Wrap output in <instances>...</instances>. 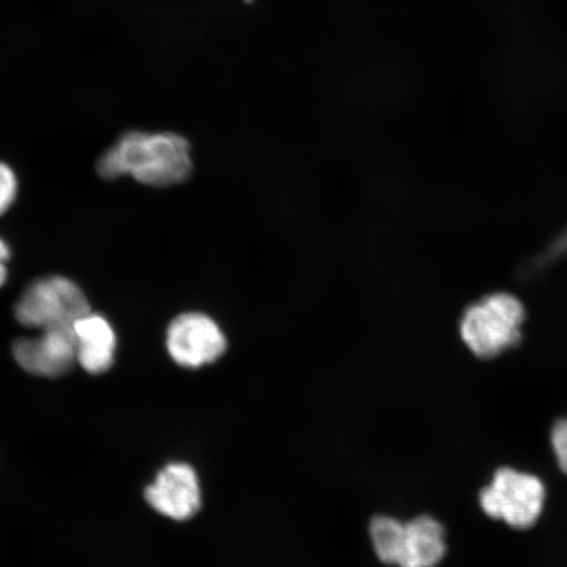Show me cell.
Segmentation results:
<instances>
[{
    "label": "cell",
    "instance_id": "52a82bcc",
    "mask_svg": "<svg viewBox=\"0 0 567 567\" xmlns=\"http://www.w3.org/2000/svg\"><path fill=\"white\" fill-rule=\"evenodd\" d=\"M202 485L195 467L187 463H169L146 487L148 506L175 522H187L200 512Z\"/></svg>",
    "mask_w": 567,
    "mask_h": 567
},
{
    "label": "cell",
    "instance_id": "ba28073f",
    "mask_svg": "<svg viewBox=\"0 0 567 567\" xmlns=\"http://www.w3.org/2000/svg\"><path fill=\"white\" fill-rule=\"evenodd\" d=\"M76 342V363L90 374L110 371L115 363L117 337L109 319L87 313L73 324Z\"/></svg>",
    "mask_w": 567,
    "mask_h": 567
},
{
    "label": "cell",
    "instance_id": "8fae6325",
    "mask_svg": "<svg viewBox=\"0 0 567 567\" xmlns=\"http://www.w3.org/2000/svg\"><path fill=\"white\" fill-rule=\"evenodd\" d=\"M18 194L17 175L10 166L0 162V216H3L16 202Z\"/></svg>",
    "mask_w": 567,
    "mask_h": 567
},
{
    "label": "cell",
    "instance_id": "5b68a950",
    "mask_svg": "<svg viewBox=\"0 0 567 567\" xmlns=\"http://www.w3.org/2000/svg\"><path fill=\"white\" fill-rule=\"evenodd\" d=\"M166 349L175 364L198 370L224 357L228 338L215 318L202 311H187L168 324Z\"/></svg>",
    "mask_w": 567,
    "mask_h": 567
},
{
    "label": "cell",
    "instance_id": "7a4b0ae2",
    "mask_svg": "<svg viewBox=\"0 0 567 567\" xmlns=\"http://www.w3.org/2000/svg\"><path fill=\"white\" fill-rule=\"evenodd\" d=\"M526 309L515 296H485L464 311L460 323L463 342L477 358L493 359L519 344Z\"/></svg>",
    "mask_w": 567,
    "mask_h": 567
},
{
    "label": "cell",
    "instance_id": "4fadbf2b",
    "mask_svg": "<svg viewBox=\"0 0 567 567\" xmlns=\"http://www.w3.org/2000/svg\"><path fill=\"white\" fill-rule=\"evenodd\" d=\"M10 247L7 246L2 238H0V288L4 286L7 276H9V271H7V261L10 260Z\"/></svg>",
    "mask_w": 567,
    "mask_h": 567
},
{
    "label": "cell",
    "instance_id": "3957f363",
    "mask_svg": "<svg viewBox=\"0 0 567 567\" xmlns=\"http://www.w3.org/2000/svg\"><path fill=\"white\" fill-rule=\"evenodd\" d=\"M90 311L83 290L74 281L55 275L31 282L17 302L13 315L25 328L45 330L74 324Z\"/></svg>",
    "mask_w": 567,
    "mask_h": 567
},
{
    "label": "cell",
    "instance_id": "7c38bea8",
    "mask_svg": "<svg viewBox=\"0 0 567 567\" xmlns=\"http://www.w3.org/2000/svg\"><path fill=\"white\" fill-rule=\"evenodd\" d=\"M550 442L558 466L567 476V420L558 421L553 425Z\"/></svg>",
    "mask_w": 567,
    "mask_h": 567
},
{
    "label": "cell",
    "instance_id": "9c48e42d",
    "mask_svg": "<svg viewBox=\"0 0 567 567\" xmlns=\"http://www.w3.org/2000/svg\"><path fill=\"white\" fill-rule=\"evenodd\" d=\"M405 548L399 567H435L445 556V530L434 517L421 515L405 523Z\"/></svg>",
    "mask_w": 567,
    "mask_h": 567
},
{
    "label": "cell",
    "instance_id": "5bb4252c",
    "mask_svg": "<svg viewBox=\"0 0 567 567\" xmlns=\"http://www.w3.org/2000/svg\"><path fill=\"white\" fill-rule=\"evenodd\" d=\"M567 254V231L563 234L561 237H559L556 240V244H553L549 250V257L555 259L559 257V255H566Z\"/></svg>",
    "mask_w": 567,
    "mask_h": 567
},
{
    "label": "cell",
    "instance_id": "8992f818",
    "mask_svg": "<svg viewBox=\"0 0 567 567\" xmlns=\"http://www.w3.org/2000/svg\"><path fill=\"white\" fill-rule=\"evenodd\" d=\"M12 353L21 370L39 378H61L76 363L73 324L41 330L38 338H20L13 342Z\"/></svg>",
    "mask_w": 567,
    "mask_h": 567
},
{
    "label": "cell",
    "instance_id": "6da1fadb",
    "mask_svg": "<svg viewBox=\"0 0 567 567\" xmlns=\"http://www.w3.org/2000/svg\"><path fill=\"white\" fill-rule=\"evenodd\" d=\"M189 142L176 133L127 132L96 163L106 181L130 175L151 187H173L193 174Z\"/></svg>",
    "mask_w": 567,
    "mask_h": 567
},
{
    "label": "cell",
    "instance_id": "30bf717a",
    "mask_svg": "<svg viewBox=\"0 0 567 567\" xmlns=\"http://www.w3.org/2000/svg\"><path fill=\"white\" fill-rule=\"evenodd\" d=\"M405 523L386 515L374 516L370 535L375 556L382 564L400 566L405 548Z\"/></svg>",
    "mask_w": 567,
    "mask_h": 567
},
{
    "label": "cell",
    "instance_id": "277c9868",
    "mask_svg": "<svg viewBox=\"0 0 567 567\" xmlns=\"http://www.w3.org/2000/svg\"><path fill=\"white\" fill-rule=\"evenodd\" d=\"M545 486L534 474L502 467L480 494L482 512L515 529L534 527L545 503Z\"/></svg>",
    "mask_w": 567,
    "mask_h": 567
}]
</instances>
